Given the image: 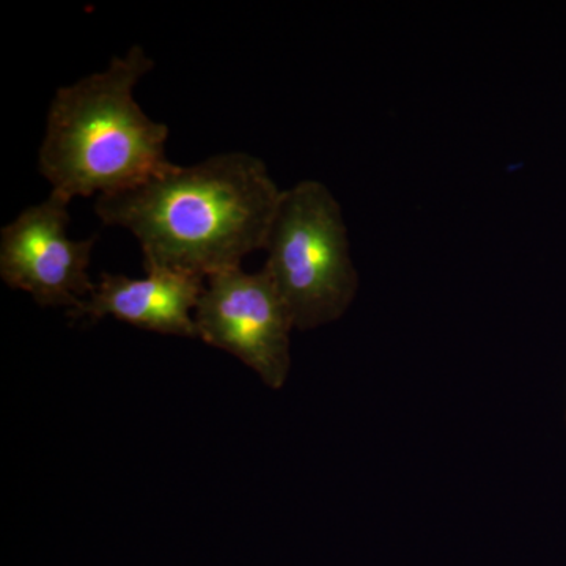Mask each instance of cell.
I'll list each match as a JSON object with an SVG mask.
<instances>
[{
    "label": "cell",
    "mask_w": 566,
    "mask_h": 566,
    "mask_svg": "<svg viewBox=\"0 0 566 566\" xmlns=\"http://www.w3.org/2000/svg\"><path fill=\"white\" fill-rule=\"evenodd\" d=\"M70 202L51 191L44 202L25 208L0 232L2 281L31 294L41 307H65L69 314L95 290L88 264L98 241L71 240Z\"/></svg>",
    "instance_id": "5"
},
{
    "label": "cell",
    "mask_w": 566,
    "mask_h": 566,
    "mask_svg": "<svg viewBox=\"0 0 566 566\" xmlns=\"http://www.w3.org/2000/svg\"><path fill=\"white\" fill-rule=\"evenodd\" d=\"M281 196L262 159L230 151L193 166L169 164L132 188L96 197L95 214L137 238L147 273L207 279L264 248Z\"/></svg>",
    "instance_id": "1"
},
{
    "label": "cell",
    "mask_w": 566,
    "mask_h": 566,
    "mask_svg": "<svg viewBox=\"0 0 566 566\" xmlns=\"http://www.w3.org/2000/svg\"><path fill=\"white\" fill-rule=\"evenodd\" d=\"M264 270L289 308L294 329L337 322L359 290L344 211L322 181L282 191L268 229Z\"/></svg>",
    "instance_id": "3"
},
{
    "label": "cell",
    "mask_w": 566,
    "mask_h": 566,
    "mask_svg": "<svg viewBox=\"0 0 566 566\" xmlns=\"http://www.w3.org/2000/svg\"><path fill=\"white\" fill-rule=\"evenodd\" d=\"M193 319L205 344L232 354L271 389L285 386L293 319L264 268L256 273L233 268L207 277Z\"/></svg>",
    "instance_id": "4"
},
{
    "label": "cell",
    "mask_w": 566,
    "mask_h": 566,
    "mask_svg": "<svg viewBox=\"0 0 566 566\" xmlns=\"http://www.w3.org/2000/svg\"><path fill=\"white\" fill-rule=\"evenodd\" d=\"M153 66L136 44L103 71L55 92L39 156L52 192L69 200L118 192L172 164L166 156L169 128L134 98Z\"/></svg>",
    "instance_id": "2"
},
{
    "label": "cell",
    "mask_w": 566,
    "mask_h": 566,
    "mask_svg": "<svg viewBox=\"0 0 566 566\" xmlns=\"http://www.w3.org/2000/svg\"><path fill=\"white\" fill-rule=\"evenodd\" d=\"M205 281L200 275L169 270L148 271L142 279L103 273L91 297L69 315L91 322L112 316L151 333L199 338L193 312Z\"/></svg>",
    "instance_id": "6"
}]
</instances>
